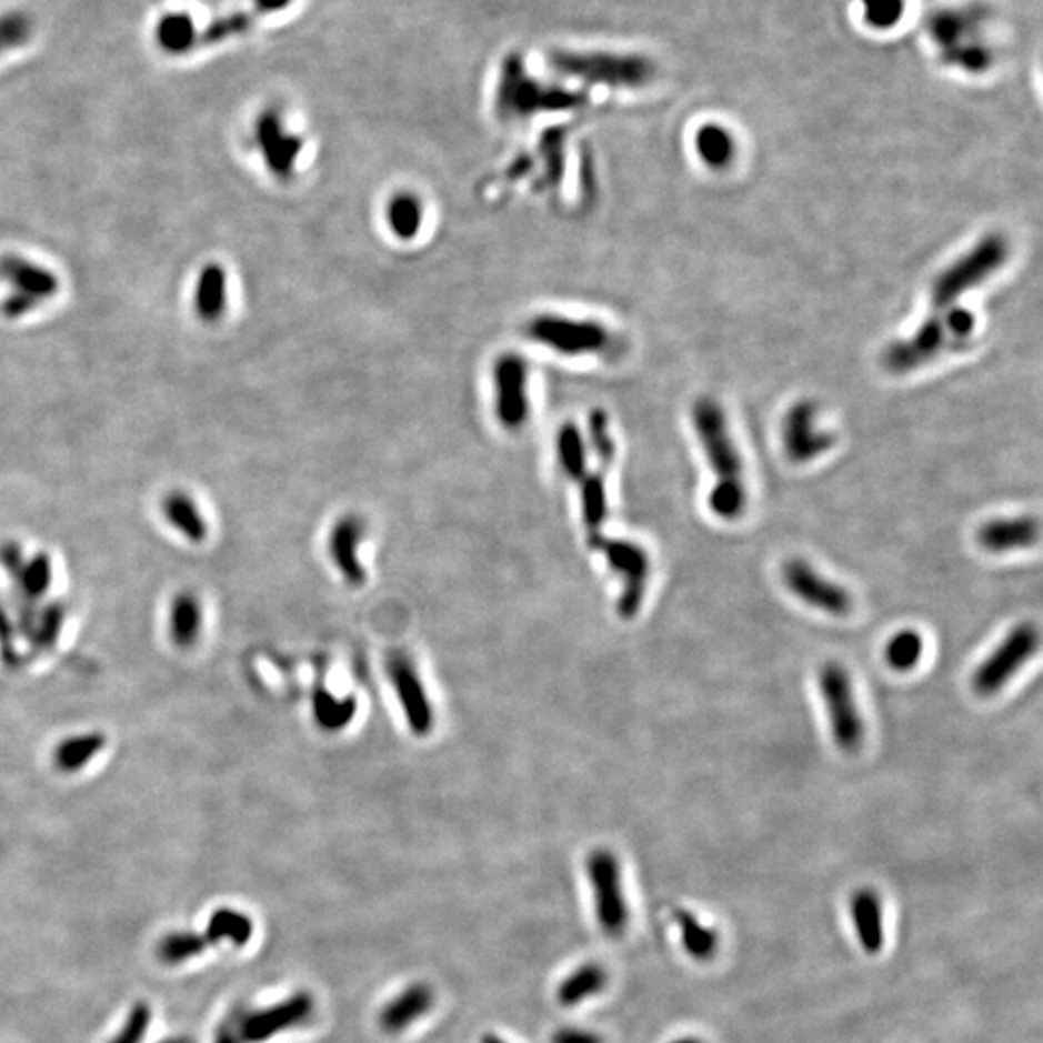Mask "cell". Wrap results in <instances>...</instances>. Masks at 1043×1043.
I'll return each instance as SVG.
<instances>
[{
    "instance_id": "obj_5",
    "label": "cell",
    "mask_w": 1043,
    "mask_h": 1043,
    "mask_svg": "<svg viewBox=\"0 0 1043 1043\" xmlns=\"http://www.w3.org/2000/svg\"><path fill=\"white\" fill-rule=\"evenodd\" d=\"M553 72L585 86L614 89L642 88L653 76V64L638 54L556 49L548 54Z\"/></svg>"
},
{
    "instance_id": "obj_7",
    "label": "cell",
    "mask_w": 1043,
    "mask_h": 1043,
    "mask_svg": "<svg viewBox=\"0 0 1043 1043\" xmlns=\"http://www.w3.org/2000/svg\"><path fill=\"white\" fill-rule=\"evenodd\" d=\"M525 337L566 358H584L605 352L613 342L608 327L595 319L563 313H540L525 323Z\"/></svg>"
},
{
    "instance_id": "obj_22",
    "label": "cell",
    "mask_w": 1043,
    "mask_h": 1043,
    "mask_svg": "<svg viewBox=\"0 0 1043 1043\" xmlns=\"http://www.w3.org/2000/svg\"><path fill=\"white\" fill-rule=\"evenodd\" d=\"M164 520L188 540L198 541L208 532V522L198 499L184 489H174L161 501Z\"/></svg>"
},
{
    "instance_id": "obj_6",
    "label": "cell",
    "mask_w": 1043,
    "mask_h": 1043,
    "mask_svg": "<svg viewBox=\"0 0 1043 1043\" xmlns=\"http://www.w3.org/2000/svg\"><path fill=\"white\" fill-rule=\"evenodd\" d=\"M1009 260V244L1000 234H987L969 252L937 274L930 292V313H943L961 305L962 297L992 279Z\"/></svg>"
},
{
    "instance_id": "obj_11",
    "label": "cell",
    "mask_w": 1043,
    "mask_h": 1043,
    "mask_svg": "<svg viewBox=\"0 0 1043 1043\" xmlns=\"http://www.w3.org/2000/svg\"><path fill=\"white\" fill-rule=\"evenodd\" d=\"M252 143L271 177L282 182L294 177L304 153V140L289 127L279 109L269 107L253 120Z\"/></svg>"
},
{
    "instance_id": "obj_44",
    "label": "cell",
    "mask_w": 1043,
    "mask_h": 1043,
    "mask_svg": "<svg viewBox=\"0 0 1043 1043\" xmlns=\"http://www.w3.org/2000/svg\"><path fill=\"white\" fill-rule=\"evenodd\" d=\"M161 1043H192V1042H190V1040H184V1037H180V1040H167V1042H161Z\"/></svg>"
},
{
    "instance_id": "obj_40",
    "label": "cell",
    "mask_w": 1043,
    "mask_h": 1043,
    "mask_svg": "<svg viewBox=\"0 0 1043 1043\" xmlns=\"http://www.w3.org/2000/svg\"><path fill=\"white\" fill-rule=\"evenodd\" d=\"M551 1043H605L603 1037L595 1032H590V1030L584 1029H574V1026H566V1029L556 1030L553 1034V1040Z\"/></svg>"
},
{
    "instance_id": "obj_15",
    "label": "cell",
    "mask_w": 1043,
    "mask_h": 1043,
    "mask_svg": "<svg viewBox=\"0 0 1043 1043\" xmlns=\"http://www.w3.org/2000/svg\"><path fill=\"white\" fill-rule=\"evenodd\" d=\"M783 582L800 601L833 616L852 611V595L843 585L822 576L804 559H789L783 566Z\"/></svg>"
},
{
    "instance_id": "obj_18",
    "label": "cell",
    "mask_w": 1043,
    "mask_h": 1043,
    "mask_svg": "<svg viewBox=\"0 0 1043 1043\" xmlns=\"http://www.w3.org/2000/svg\"><path fill=\"white\" fill-rule=\"evenodd\" d=\"M1040 540V522L1034 517L993 519L980 525L976 541L990 553H1009L1016 549L1032 548Z\"/></svg>"
},
{
    "instance_id": "obj_38",
    "label": "cell",
    "mask_w": 1043,
    "mask_h": 1043,
    "mask_svg": "<svg viewBox=\"0 0 1043 1043\" xmlns=\"http://www.w3.org/2000/svg\"><path fill=\"white\" fill-rule=\"evenodd\" d=\"M252 18L248 14L222 16L217 22L211 23V28L201 31V44H215L222 41H229L230 38L242 36L244 31L250 30Z\"/></svg>"
},
{
    "instance_id": "obj_33",
    "label": "cell",
    "mask_w": 1043,
    "mask_h": 1043,
    "mask_svg": "<svg viewBox=\"0 0 1043 1043\" xmlns=\"http://www.w3.org/2000/svg\"><path fill=\"white\" fill-rule=\"evenodd\" d=\"M582 503H584V520L593 535H598L600 525L608 517V493L605 480L598 472H588L582 478Z\"/></svg>"
},
{
    "instance_id": "obj_36",
    "label": "cell",
    "mask_w": 1043,
    "mask_h": 1043,
    "mask_svg": "<svg viewBox=\"0 0 1043 1043\" xmlns=\"http://www.w3.org/2000/svg\"><path fill=\"white\" fill-rule=\"evenodd\" d=\"M588 431H590V444H592L593 452L598 454L601 467H611L614 459V441L608 414L603 410H593L590 414Z\"/></svg>"
},
{
    "instance_id": "obj_14",
    "label": "cell",
    "mask_w": 1043,
    "mask_h": 1043,
    "mask_svg": "<svg viewBox=\"0 0 1043 1043\" xmlns=\"http://www.w3.org/2000/svg\"><path fill=\"white\" fill-rule=\"evenodd\" d=\"M598 545L608 556L609 566L622 576L619 613L622 619L636 616L644 603L645 585L650 576L648 553L632 541L598 540Z\"/></svg>"
},
{
    "instance_id": "obj_24",
    "label": "cell",
    "mask_w": 1043,
    "mask_h": 1043,
    "mask_svg": "<svg viewBox=\"0 0 1043 1043\" xmlns=\"http://www.w3.org/2000/svg\"><path fill=\"white\" fill-rule=\"evenodd\" d=\"M674 922L681 933V943L684 953L698 962H708L715 959L721 947V937L718 930L711 925L703 924L694 912L686 909H676L674 911Z\"/></svg>"
},
{
    "instance_id": "obj_42",
    "label": "cell",
    "mask_w": 1043,
    "mask_h": 1043,
    "mask_svg": "<svg viewBox=\"0 0 1043 1043\" xmlns=\"http://www.w3.org/2000/svg\"><path fill=\"white\" fill-rule=\"evenodd\" d=\"M480 1043H509V1042H504L503 1037L495 1036V1034H485V1036H481Z\"/></svg>"
},
{
    "instance_id": "obj_25",
    "label": "cell",
    "mask_w": 1043,
    "mask_h": 1043,
    "mask_svg": "<svg viewBox=\"0 0 1043 1043\" xmlns=\"http://www.w3.org/2000/svg\"><path fill=\"white\" fill-rule=\"evenodd\" d=\"M392 679L399 686L400 700L408 713V721L414 726V731L423 733L430 731L431 711L428 705V698L423 695L422 684L418 682L415 671L408 666L407 661H394L391 665Z\"/></svg>"
},
{
    "instance_id": "obj_19",
    "label": "cell",
    "mask_w": 1043,
    "mask_h": 1043,
    "mask_svg": "<svg viewBox=\"0 0 1043 1043\" xmlns=\"http://www.w3.org/2000/svg\"><path fill=\"white\" fill-rule=\"evenodd\" d=\"M435 1005V993L430 984H412L392 997L379 1013V1026L387 1034H402L412 1024L430 1014Z\"/></svg>"
},
{
    "instance_id": "obj_43",
    "label": "cell",
    "mask_w": 1043,
    "mask_h": 1043,
    "mask_svg": "<svg viewBox=\"0 0 1043 1043\" xmlns=\"http://www.w3.org/2000/svg\"><path fill=\"white\" fill-rule=\"evenodd\" d=\"M669 1043H703V1042L702 1040H698V1037L684 1036V1037H676V1040H673V1042H669Z\"/></svg>"
},
{
    "instance_id": "obj_41",
    "label": "cell",
    "mask_w": 1043,
    "mask_h": 1043,
    "mask_svg": "<svg viewBox=\"0 0 1043 1043\" xmlns=\"http://www.w3.org/2000/svg\"><path fill=\"white\" fill-rule=\"evenodd\" d=\"M253 10L260 14H277L290 7L292 0H250Z\"/></svg>"
},
{
    "instance_id": "obj_30",
    "label": "cell",
    "mask_w": 1043,
    "mask_h": 1043,
    "mask_svg": "<svg viewBox=\"0 0 1043 1043\" xmlns=\"http://www.w3.org/2000/svg\"><path fill=\"white\" fill-rule=\"evenodd\" d=\"M209 945H215L219 941L229 940L237 947H244L248 941L252 940L253 924L250 917L242 912L229 911L222 909L217 911L209 920L208 932L203 933Z\"/></svg>"
},
{
    "instance_id": "obj_23",
    "label": "cell",
    "mask_w": 1043,
    "mask_h": 1043,
    "mask_svg": "<svg viewBox=\"0 0 1043 1043\" xmlns=\"http://www.w3.org/2000/svg\"><path fill=\"white\" fill-rule=\"evenodd\" d=\"M425 219L423 203L414 192L392 193L385 205L387 229L400 242H414Z\"/></svg>"
},
{
    "instance_id": "obj_10",
    "label": "cell",
    "mask_w": 1043,
    "mask_h": 1043,
    "mask_svg": "<svg viewBox=\"0 0 1043 1043\" xmlns=\"http://www.w3.org/2000/svg\"><path fill=\"white\" fill-rule=\"evenodd\" d=\"M588 880L592 885L598 924L608 937H621L629 930L630 911L622 889L621 864L613 852L598 849L590 854Z\"/></svg>"
},
{
    "instance_id": "obj_4",
    "label": "cell",
    "mask_w": 1043,
    "mask_h": 1043,
    "mask_svg": "<svg viewBox=\"0 0 1043 1043\" xmlns=\"http://www.w3.org/2000/svg\"><path fill=\"white\" fill-rule=\"evenodd\" d=\"M585 93L561 88L555 83L541 82L528 74L524 59L512 52L503 64L497 80L495 112L504 122L532 119L541 112L574 111L585 103Z\"/></svg>"
},
{
    "instance_id": "obj_32",
    "label": "cell",
    "mask_w": 1043,
    "mask_h": 1043,
    "mask_svg": "<svg viewBox=\"0 0 1043 1043\" xmlns=\"http://www.w3.org/2000/svg\"><path fill=\"white\" fill-rule=\"evenodd\" d=\"M201 609L192 595H178L171 608V632L177 644H193L200 634Z\"/></svg>"
},
{
    "instance_id": "obj_39",
    "label": "cell",
    "mask_w": 1043,
    "mask_h": 1043,
    "mask_svg": "<svg viewBox=\"0 0 1043 1043\" xmlns=\"http://www.w3.org/2000/svg\"><path fill=\"white\" fill-rule=\"evenodd\" d=\"M149 1021H151L149 1006L143 1005V1003H138V1005L133 1006L130 1016H128L124 1029H122L119 1036L114 1037L111 1043H141V1040L146 1036Z\"/></svg>"
},
{
    "instance_id": "obj_37",
    "label": "cell",
    "mask_w": 1043,
    "mask_h": 1043,
    "mask_svg": "<svg viewBox=\"0 0 1043 1043\" xmlns=\"http://www.w3.org/2000/svg\"><path fill=\"white\" fill-rule=\"evenodd\" d=\"M864 18L875 30H889L901 22L904 0H862Z\"/></svg>"
},
{
    "instance_id": "obj_16",
    "label": "cell",
    "mask_w": 1043,
    "mask_h": 1043,
    "mask_svg": "<svg viewBox=\"0 0 1043 1043\" xmlns=\"http://www.w3.org/2000/svg\"><path fill=\"white\" fill-rule=\"evenodd\" d=\"M781 437L784 454L796 464L820 459L835 444V437L820 428L818 408L808 400L794 404L784 415Z\"/></svg>"
},
{
    "instance_id": "obj_3",
    "label": "cell",
    "mask_w": 1043,
    "mask_h": 1043,
    "mask_svg": "<svg viewBox=\"0 0 1043 1043\" xmlns=\"http://www.w3.org/2000/svg\"><path fill=\"white\" fill-rule=\"evenodd\" d=\"M976 315L962 305L943 313H930L924 323L917 327L916 333L893 342L885 350L883 365L895 375L920 370L940 355L964 347L976 331Z\"/></svg>"
},
{
    "instance_id": "obj_13",
    "label": "cell",
    "mask_w": 1043,
    "mask_h": 1043,
    "mask_svg": "<svg viewBox=\"0 0 1043 1043\" xmlns=\"http://www.w3.org/2000/svg\"><path fill=\"white\" fill-rule=\"evenodd\" d=\"M1040 645V632L1032 622L1016 624L1000 648L977 666L972 676V689L977 695L997 694L1022 666L1029 663Z\"/></svg>"
},
{
    "instance_id": "obj_17",
    "label": "cell",
    "mask_w": 1043,
    "mask_h": 1043,
    "mask_svg": "<svg viewBox=\"0 0 1043 1043\" xmlns=\"http://www.w3.org/2000/svg\"><path fill=\"white\" fill-rule=\"evenodd\" d=\"M230 273L221 261H208L198 269L190 290L193 318L203 325H219L229 315Z\"/></svg>"
},
{
    "instance_id": "obj_35",
    "label": "cell",
    "mask_w": 1043,
    "mask_h": 1043,
    "mask_svg": "<svg viewBox=\"0 0 1043 1043\" xmlns=\"http://www.w3.org/2000/svg\"><path fill=\"white\" fill-rule=\"evenodd\" d=\"M209 943L205 940V935H195V933H171L169 937H164L159 947H157V955L161 961L167 962V964H177V962L185 961L190 956L200 955L203 949L208 947Z\"/></svg>"
},
{
    "instance_id": "obj_9",
    "label": "cell",
    "mask_w": 1043,
    "mask_h": 1043,
    "mask_svg": "<svg viewBox=\"0 0 1043 1043\" xmlns=\"http://www.w3.org/2000/svg\"><path fill=\"white\" fill-rule=\"evenodd\" d=\"M820 692L829 713L831 734L839 750L846 754L859 752L864 744V719L860 713L851 674L836 661H829L820 669Z\"/></svg>"
},
{
    "instance_id": "obj_26",
    "label": "cell",
    "mask_w": 1043,
    "mask_h": 1043,
    "mask_svg": "<svg viewBox=\"0 0 1043 1043\" xmlns=\"http://www.w3.org/2000/svg\"><path fill=\"white\" fill-rule=\"evenodd\" d=\"M608 984V970L598 962H585L559 984L556 1001L563 1006H576L600 995Z\"/></svg>"
},
{
    "instance_id": "obj_8",
    "label": "cell",
    "mask_w": 1043,
    "mask_h": 1043,
    "mask_svg": "<svg viewBox=\"0 0 1043 1043\" xmlns=\"http://www.w3.org/2000/svg\"><path fill=\"white\" fill-rule=\"evenodd\" d=\"M315 1014V1000L308 992H298L273 1006L234 1013L222 1024L215 1043H263L287 1030L302 1026Z\"/></svg>"
},
{
    "instance_id": "obj_1",
    "label": "cell",
    "mask_w": 1043,
    "mask_h": 1043,
    "mask_svg": "<svg viewBox=\"0 0 1043 1043\" xmlns=\"http://www.w3.org/2000/svg\"><path fill=\"white\" fill-rule=\"evenodd\" d=\"M692 423L715 483L708 495L711 512L718 519L733 522L746 509V483L739 449L729 431L723 408L710 397L695 400Z\"/></svg>"
},
{
    "instance_id": "obj_28",
    "label": "cell",
    "mask_w": 1043,
    "mask_h": 1043,
    "mask_svg": "<svg viewBox=\"0 0 1043 1043\" xmlns=\"http://www.w3.org/2000/svg\"><path fill=\"white\" fill-rule=\"evenodd\" d=\"M36 18L22 8H10L0 12V60L22 51L36 39Z\"/></svg>"
},
{
    "instance_id": "obj_34",
    "label": "cell",
    "mask_w": 1043,
    "mask_h": 1043,
    "mask_svg": "<svg viewBox=\"0 0 1043 1043\" xmlns=\"http://www.w3.org/2000/svg\"><path fill=\"white\" fill-rule=\"evenodd\" d=\"M360 533H362L360 522L354 517H350V519L339 522L334 528L333 535H331V549H334V559L348 576L352 578L362 576L358 564H355L354 553H352L355 541L360 540Z\"/></svg>"
},
{
    "instance_id": "obj_2",
    "label": "cell",
    "mask_w": 1043,
    "mask_h": 1043,
    "mask_svg": "<svg viewBox=\"0 0 1043 1043\" xmlns=\"http://www.w3.org/2000/svg\"><path fill=\"white\" fill-rule=\"evenodd\" d=\"M64 290L59 271L38 255L7 252L0 255V315L26 321L51 308Z\"/></svg>"
},
{
    "instance_id": "obj_27",
    "label": "cell",
    "mask_w": 1043,
    "mask_h": 1043,
    "mask_svg": "<svg viewBox=\"0 0 1043 1043\" xmlns=\"http://www.w3.org/2000/svg\"><path fill=\"white\" fill-rule=\"evenodd\" d=\"M694 148L700 161L711 171H725L733 164L736 156L733 133L715 122L698 128Z\"/></svg>"
},
{
    "instance_id": "obj_20",
    "label": "cell",
    "mask_w": 1043,
    "mask_h": 1043,
    "mask_svg": "<svg viewBox=\"0 0 1043 1043\" xmlns=\"http://www.w3.org/2000/svg\"><path fill=\"white\" fill-rule=\"evenodd\" d=\"M851 920L860 947L866 955H880L885 947V917L877 891L864 887L851 896Z\"/></svg>"
},
{
    "instance_id": "obj_29",
    "label": "cell",
    "mask_w": 1043,
    "mask_h": 1043,
    "mask_svg": "<svg viewBox=\"0 0 1043 1043\" xmlns=\"http://www.w3.org/2000/svg\"><path fill=\"white\" fill-rule=\"evenodd\" d=\"M556 459L564 474L572 480H582L588 474V447L584 435L574 423H563L556 435Z\"/></svg>"
},
{
    "instance_id": "obj_12",
    "label": "cell",
    "mask_w": 1043,
    "mask_h": 1043,
    "mask_svg": "<svg viewBox=\"0 0 1043 1043\" xmlns=\"http://www.w3.org/2000/svg\"><path fill=\"white\" fill-rule=\"evenodd\" d=\"M493 412L507 431L524 428L532 414L530 368L520 354L504 352L493 365Z\"/></svg>"
},
{
    "instance_id": "obj_21",
    "label": "cell",
    "mask_w": 1043,
    "mask_h": 1043,
    "mask_svg": "<svg viewBox=\"0 0 1043 1043\" xmlns=\"http://www.w3.org/2000/svg\"><path fill=\"white\" fill-rule=\"evenodd\" d=\"M153 43L164 57L182 59L200 47L201 30L190 12L167 10L153 26Z\"/></svg>"
},
{
    "instance_id": "obj_31",
    "label": "cell",
    "mask_w": 1043,
    "mask_h": 1043,
    "mask_svg": "<svg viewBox=\"0 0 1043 1043\" xmlns=\"http://www.w3.org/2000/svg\"><path fill=\"white\" fill-rule=\"evenodd\" d=\"M924 655V638L916 630L906 629L896 632L885 645L883 658L891 669L899 673L912 671Z\"/></svg>"
}]
</instances>
